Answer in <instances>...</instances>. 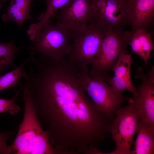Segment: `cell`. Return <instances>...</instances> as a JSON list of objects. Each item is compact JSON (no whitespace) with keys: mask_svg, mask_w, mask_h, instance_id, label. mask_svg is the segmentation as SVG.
<instances>
[{"mask_svg":"<svg viewBox=\"0 0 154 154\" xmlns=\"http://www.w3.org/2000/svg\"><path fill=\"white\" fill-rule=\"evenodd\" d=\"M94 20L102 25L122 29L129 24L127 0H91Z\"/></svg>","mask_w":154,"mask_h":154,"instance_id":"52a82bcc","label":"cell"},{"mask_svg":"<svg viewBox=\"0 0 154 154\" xmlns=\"http://www.w3.org/2000/svg\"><path fill=\"white\" fill-rule=\"evenodd\" d=\"M127 13L132 29H147L154 16V0H127Z\"/></svg>","mask_w":154,"mask_h":154,"instance_id":"8fae6325","label":"cell"},{"mask_svg":"<svg viewBox=\"0 0 154 154\" xmlns=\"http://www.w3.org/2000/svg\"><path fill=\"white\" fill-rule=\"evenodd\" d=\"M128 44L131 46L132 52L138 55L144 60L145 66H148L153 46L151 35L147 29H131L128 33Z\"/></svg>","mask_w":154,"mask_h":154,"instance_id":"7c38bea8","label":"cell"},{"mask_svg":"<svg viewBox=\"0 0 154 154\" xmlns=\"http://www.w3.org/2000/svg\"><path fill=\"white\" fill-rule=\"evenodd\" d=\"M71 32L58 21L53 25L49 20L45 24L34 44L28 47L31 56L40 53L49 58L58 59L66 57L70 48Z\"/></svg>","mask_w":154,"mask_h":154,"instance_id":"8992f818","label":"cell"},{"mask_svg":"<svg viewBox=\"0 0 154 154\" xmlns=\"http://www.w3.org/2000/svg\"><path fill=\"white\" fill-rule=\"evenodd\" d=\"M6 0H0V2H5Z\"/></svg>","mask_w":154,"mask_h":154,"instance_id":"ffe728a7","label":"cell"},{"mask_svg":"<svg viewBox=\"0 0 154 154\" xmlns=\"http://www.w3.org/2000/svg\"><path fill=\"white\" fill-rule=\"evenodd\" d=\"M14 41L0 44V73L5 72L4 69L7 66L14 68L17 67L13 62L14 56L17 51L23 48L15 46Z\"/></svg>","mask_w":154,"mask_h":154,"instance_id":"2e32d148","label":"cell"},{"mask_svg":"<svg viewBox=\"0 0 154 154\" xmlns=\"http://www.w3.org/2000/svg\"><path fill=\"white\" fill-rule=\"evenodd\" d=\"M129 32L107 27L98 54L91 64L90 77L106 81V76L112 71L119 55L127 52Z\"/></svg>","mask_w":154,"mask_h":154,"instance_id":"3957f363","label":"cell"},{"mask_svg":"<svg viewBox=\"0 0 154 154\" xmlns=\"http://www.w3.org/2000/svg\"><path fill=\"white\" fill-rule=\"evenodd\" d=\"M137 135L132 154H154V128L139 119Z\"/></svg>","mask_w":154,"mask_h":154,"instance_id":"4fadbf2b","label":"cell"},{"mask_svg":"<svg viewBox=\"0 0 154 154\" xmlns=\"http://www.w3.org/2000/svg\"><path fill=\"white\" fill-rule=\"evenodd\" d=\"M70 0H46L47 4L46 11L38 22L31 25L30 28L32 31L35 33H39L45 24L50 20V18L52 15Z\"/></svg>","mask_w":154,"mask_h":154,"instance_id":"9a60e30c","label":"cell"},{"mask_svg":"<svg viewBox=\"0 0 154 154\" xmlns=\"http://www.w3.org/2000/svg\"><path fill=\"white\" fill-rule=\"evenodd\" d=\"M20 90V89L11 99L0 98V114L7 112L13 115L21 110L20 108L14 103Z\"/></svg>","mask_w":154,"mask_h":154,"instance_id":"ac0fdd59","label":"cell"},{"mask_svg":"<svg viewBox=\"0 0 154 154\" xmlns=\"http://www.w3.org/2000/svg\"><path fill=\"white\" fill-rule=\"evenodd\" d=\"M52 16L71 32H74L93 21L91 0H70Z\"/></svg>","mask_w":154,"mask_h":154,"instance_id":"ba28073f","label":"cell"},{"mask_svg":"<svg viewBox=\"0 0 154 154\" xmlns=\"http://www.w3.org/2000/svg\"><path fill=\"white\" fill-rule=\"evenodd\" d=\"M31 56L18 67L0 77V91L6 89L12 88L17 84L20 79L26 76V72L22 71L21 69L29 59Z\"/></svg>","mask_w":154,"mask_h":154,"instance_id":"e0dca14e","label":"cell"},{"mask_svg":"<svg viewBox=\"0 0 154 154\" xmlns=\"http://www.w3.org/2000/svg\"><path fill=\"white\" fill-rule=\"evenodd\" d=\"M33 0H11L10 5L7 9V12L2 17L3 20L7 22L13 20L19 27L27 19H31L29 13L31 2Z\"/></svg>","mask_w":154,"mask_h":154,"instance_id":"5bb4252c","label":"cell"},{"mask_svg":"<svg viewBox=\"0 0 154 154\" xmlns=\"http://www.w3.org/2000/svg\"><path fill=\"white\" fill-rule=\"evenodd\" d=\"M19 85L23 92L24 114L16 138L9 146V154H60L51 145L48 131L42 129L38 121L26 84Z\"/></svg>","mask_w":154,"mask_h":154,"instance_id":"6da1fadb","label":"cell"},{"mask_svg":"<svg viewBox=\"0 0 154 154\" xmlns=\"http://www.w3.org/2000/svg\"><path fill=\"white\" fill-rule=\"evenodd\" d=\"M127 106L116 111L108 131L116 146L109 154H132L131 147L134 136L138 131L140 113L134 98H130Z\"/></svg>","mask_w":154,"mask_h":154,"instance_id":"5b68a950","label":"cell"},{"mask_svg":"<svg viewBox=\"0 0 154 154\" xmlns=\"http://www.w3.org/2000/svg\"><path fill=\"white\" fill-rule=\"evenodd\" d=\"M76 31L71 32L70 52L66 56L79 68L88 70L97 57L104 37L107 26L96 22Z\"/></svg>","mask_w":154,"mask_h":154,"instance_id":"7a4b0ae2","label":"cell"},{"mask_svg":"<svg viewBox=\"0 0 154 154\" xmlns=\"http://www.w3.org/2000/svg\"><path fill=\"white\" fill-rule=\"evenodd\" d=\"M135 77L142 81L136 88L139 98L137 100L134 99L140 113V119L154 128V66L147 74L139 67Z\"/></svg>","mask_w":154,"mask_h":154,"instance_id":"9c48e42d","label":"cell"},{"mask_svg":"<svg viewBox=\"0 0 154 154\" xmlns=\"http://www.w3.org/2000/svg\"><path fill=\"white\" fill-rule=\"evenodd\" d=\"M13 132L0 133V154H9V146L7 145L9 138L13 135Z\"/></svg>","mask_w":154,"mask_h":154,"instance_id":"d6986e66","label":"cell"},{"mask_svg":"<svg viewBox=\"0 0 154 154\" xmlns=\"http://www.w3.org/2000/svg\"><path fill=\"white\" fill-rule=\"evenodd\" d=\"M131 54L127 52L121 54L112 70L114 76L111 77L108 75L105 80L116 91L121 93L125 90L129 91L133 94L134 99L137 100L138 94L132 83L131 77Z\"/></svg>","mask_w":154,"mask_h":154,"instance_id":"30bf717a","label":"cell"},{"mask_svg":"<svg viewBox=\"0 0 154 154\" xmlns=\"http://www.w3.org/2000/svg\"><path fill=\"white\" fill-rule=\"evenodd\" d=\"M80 80L85 91L91 98L96 109L107 118L113 121L116 110L131 98L115 91L104 80L90 76L88 70H79Z\"/></svg>","mask_w":154,"mask_h":154,"instance_id":"277c9868","label":"cell"}]
</instances>
